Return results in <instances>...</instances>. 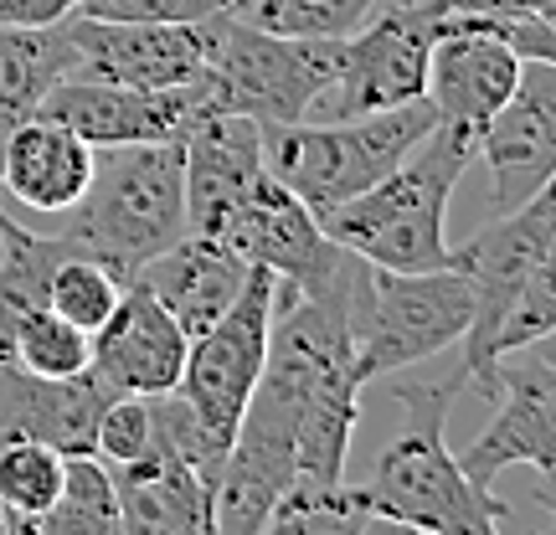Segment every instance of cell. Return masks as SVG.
<instances>
[{
	"mask_svg": "<svg viewBox=\"0 0 556 535\" xmlns=\"http://www.w3.org/2000/svg\"><path fill=\"white\" fill-rule=\"evenodd\" d=\"M458 273L469 278V330L464 360L454 377L469 386L490 371V360L520 351L541 335H556V196L552 186L520 201L516 212H500L448 253Z\"/></svg>",
	"mask_w": 556,
	"mask_h": 535,
	"instance_id": "obj_1",
	"label": "cell"
},
{
	"mask_svg": "<svg viewBox=\"0 0 556 535\" xmlns=\"http://www.w3.org/2000/svg\"><path fill=\"white\" fill-rule=\"evenodd\" d=\"M458 392H464L458 377L397 386V428L381 443L377 463L361 484L381 525L428 535H495L510 520V505L495 489H479L448 448L443 428Z\"/></svg>",
	"mask_w": 556,
	"mask_h": 535,
	"instance_id": "obj_2",
	"label": "cell"
},
{
	"mask_svg": "<svg viewBox=\"0 0 556 535\" xmlns=\"http://www.w3.org/2000/svg\"><path fill=\"white\" fill-rule=\"evenodd\" d=\"M464 165H475V129L433 124L377 186L319 212V227L377 268H448L454 247L443 238V221Z\"/></svg>",
	"mask_w": 556,
	"mask_h": 535,
	"instance_id": "obj_3",
	"label": "cell"
},
{
	"mask_svg": "<svg viewBox=\"0 0 556 535\" xmlns=\"http://www.w3.org/2000/svg\"><path fill=\"white\" fill-rule=\"evenodd\" d=\"M58 238L99 258L103 268L129 283L139 263L165 253L186 232V155L180 139H150V144H114L93 155V176L83 196L62 212Z\"/></svg>",
	"mask_w": 556,
	"mask_h": 535,
	"instance_id": "obj_4",
	"label": "cell"
},
{
	"mask_svg": "<svg viewBox=\"0 0 556 535\" xmlns=\"http://www.w3.org/2000/svg\"><path fill=\"white\" fill-rule=\"evenodd\" d=\"M340 67V37H278L242 11L201 16V114H242L263 124L309 119Z\"/></svg>",
	"mask_w": 556,
	"mask_h": 535,
	"instance_id": "obj_5",
	"label": "cell"
},
{
	"mask_svg": "<svg viewBox=\"0 0 556 535\" xmlns=\"http://www.w3.org/2000/svg\"><path fill=\"white\" fill-rule=\"evenodd\" d=\"M433 124L438 114L428 99L351 114L336 124H274L263 129V170L319 217L340 201L361 196L366 186H377Z\"/></svg>",
	"mask_w": 556,
	"mask_h": 535,
	"instance_id": "obj_6",
	"label": "cell"
},
{
	"mask_svg": "<svg viewBox=\"0 0 556 535\" xmlns=\"http://www.w3.org/2000/svg\"><path fill=\"white\" fill-rule=\"evenodd\" d=\"M469 309H475V294L454 263L422 268V273L366 263L356 273L351 304H345L361 386L458 345L469 330Z\"/></svg>",
	"mask_w": 556,
	"mask_h": 535,
	"instance_id": "obj_7",
	"label": "cell"
},
{
	"mask_svg": "<svg viewBox=\"0 0 556 535\" xmlns=\"http://www.w3.org/2000/svg\"><path fill=\"white\" fill-rule=\"evenodd\" d=\"M479 392L495 397V417L484 433L458 454V469L475 479L479 489H495L505 469H536L541 499L552 505L556 484V366H552V335L531 340L520 351L490 360V371L475 381Z\"/></svg>",
	"mask_w": 556,
	"mask_h": 535,
	"instance_id": "obj_8",
	"label": "cell"
},
{
	"mask_svg": "<svg viewBox=\"0 0 556 535\" xmlns=\"http://www.w3.org/2000/svg\"><path fill=\"white\" fill-rule=\"evenodd\" d=\"M274 304H278V278L268 268H248L238 298L186 345V366H180L176 392L227 443H232L242 407H248L253 386H258L263 356H268V330H274Z\"/></svg>",
	"mask_w": 556,
	"mask_h": 535,
	"instance_id": "obj_9",
	"label": "cell"
},
{
	"mask_svg": "<svg viewBox=\"0 0 556 535\" xmlns=\"http://www.w3.org/2000/svg\"><path fill=\"white\" fill-rule=\"evenodd\" d=\"M438 21H443V0H413V5L381 11L366 31L356 26L351 37H340V67L336 88H330L336 93V119L422 99Z\"/></svg>",
	"mask_w": 556,
	"mask_h": 535,
	"instance_id": "obj_10",
	"label": "cell"
},
{
	"mask_svg": "<svg viewBox=\"0 0 556 535\" xmlns=\"http://www.w3.org/2000/svg\"><path fill=\"white\" fill-rule=\"evenodd\" d=\"M217 242H227L242 263L268 268L294 294L325 289L340 268V253H345L336 238H325L315 212L289 186H278L268 170L248 186V196L232 206V217L222 221Z\"/></svg>",
	"mask_w": 556,
	"mask_h": 535,
	"instance_id": "obj_11",
	"label": "cell"
},
{
	"mask_svg": "<svg viewBox=\"0 0 556 535\" xmlns=\"http://www.w3.org/2000/svg\"><path fill=\"white\" fill-rule=\"evenodd\" d=\"M490 165V206L516 212L556 176V62H520L516 93L500 103L475 135Z\"/></svg>",
	"mask_w": 556,
	"mask_h": 535,
	"instance_id": "obj_12",
	"label": "cell"
},
{
	"mask_svg": "<svg viewBox=\"0 0 556 535\" xmlns=\"http://www.w3.org/2000/svg\"><path fill=\"white\" fill-rule=\"evenodd\" d=\"M73 41L67 78H103L124 88H186L201 73V21H99L62 16Z\"/></svg>",
	"mask_w": 556,
	"mask_h": 535,
	"instance_id": "obj_13",
	"label": "cell"
},
{
	"mask_svg": "<svg viewBox=\"0 0 556 535\" xmlns=\"http://www.w3.org/2000/svg\"><path fill=\"white\" fill-rule=\"evenodd\" d=\"M41 119L67 124L93 150L114 144H150V139H180L201 119L197 82L186 88H124L103 78H62L37 103Z\"/></svg>",
	"mask_w": 556,
	"mask_h": 535,
	"instance_id": "obj_14",
	"label": "cell"
},
{
	"mask_svg": "<svg viewBox=\"0 0 556 535\" xmlns=\"http://www.w3.org/2000/svg\"><path fill=\"white\" fill-rule=\"evenodd\" d=\"M88 371L103 381L109 397H160L176 392L191 340L150 289L124 283L114 315L88 335Z\"/></svg>",
	"mask_w": 556,
	"mask_h": 535,
	"instance_id": "obj_15",
	"label": "cell"
},
{
	"mask_svg": "<svg viewBox=\"0 0 556 535\" xmlns=\"http://www.w3.org/2000/svg\"><path fill=\"white\" fill-rule=\"evenodd\" d=\"M516 82H520L516 52L500 37H490L484 26H475L469 16L443 5L433 58H428V88H422V99L433 103L438 124H458V129L479 135V124L516 93Z\"/></svg>",
	"mask_w": 556,
	"mask_h": 535,
	"instance_id": "obj_16",
	"label": "cell"
},
{
	"mask_svg": "<svg viewBox=\"0 0 556 535\" xmlns=\"http://www.w3.org/2000/svg\"><path fill=\"white\" fill-rule=\"evenodd\" d=\"M186 155V232L217 238L248 186L263 176V124L242 114H201L180 135Z\"/></svg>",
	"mask_w": 556,
	"mask_h": 535,
	"instance_id": "obj_17",
	"label": "cell"
},
{
	"mask_svg": "<svg viewBox=\"0 0 556 535\" xmlns=\"http://www.w3.org/2000/svg\"><path fill=\"white\" fill-rule=\"evenodd\" d=\"M109 392L93 371L37 377L16 360H0V437H31L67 454H93V428Z\"/></svg>",
	"mask_w": 556,
	"mask_h": 535,
	"instance_id": "obj_18",
	"label": "cell"
},
{
	"mask_svg": "<svg viewBox=\"0 0 556 535\" xmlns=\"http://www.w3.org/2000/svg\"><path fill=\"white\" fill-rule=\"evenodd\" d=\"M248 268H253V263H242L227 242L180 232L165 253H155L150 263H139V273L129 278V283L150 289V294L170 309V319L186 330V340H197L201 330L238 298Z\"/></svg>",
	"mask_w": 556,
	"mask_h": 535,
	"instance_id": "obj_19",
	"label": "cell"
},
{
	"mask_svg": "<svg viewBox=\"0 0 556 535\" xmlns=\"http://www.w3.org/2000/svg\"><path fill=\"white\" fill-rule=\"evenodd\" d=\"M93 144L58 119H21L0 139V191L31 212H67L93 176Z\"/></svg>",
	"mask_w": 556,
	"mask_h": 535,
	"instance_id": "obj_20",
	"label": "cell"
},
{
	"mask_svg": "<svg viewBox=\"0 0 556 535\" xmlns=\"http://www.w3.org/2000/svg\"><path fill=\"white\" fill-rule=\"evenodd\" d=\"M119 489L124 531H176L206 535L212 531V489L186 463H170L160 454H144L135 463H109Z\"/></svg>",
	"mask_w": 556,
	"mask_h": 535,
	"instance_id": "obj_21",
	"label": "cell"
},
{
	"mask_svg": "<svg viewBox=\"0 0 556 535\" xmlns=\"http://www.w3.org/2000/svg\"><path fill=\"white\" fill-rule=\"evenodd\" d=\"M73 73V41L67 26H16L0 21V139L11 135L21 119L37 114L47 88Z\"/></svg>",
	"mask_w": 556,
	"mask_h": 535,
	"instance_id": "obj_22",
	"label": "cell"
},
{
	"mask_svg": "<svg viewBox=\"0 0 556 535\" xmlns=\"http://www.w3.org/2000/svg\"><path fill=\"white\" fill-rule=\"evenodd\" d=\"M73 247L62 238H41L31 227H21L11 212H0V360L11 356V335L31 309L47 304L52 268Z\"/></svg>",
	"mask_w": 556,
	"mask_h": 535,
	"instance_id": "obj_23",
	"label": "cell"
},
{
	"mask_svg": "<svg viewBox=\"0 0 556 535\" xmlns=\"http://www.w3.org/2000/svg\"><path fill=\"white\" fill-rule=\"evenodd\" d=\"M119 531L124 520H119L114 469L99 454H67L62 458V489L31 535H119Z\"/></svg>",
	"mask_w": 556,
	"mask_h": 535,
	"instance_id": "obj_24",
	"label": "cell"
},
{
	"mask_svg": "<svg viewBox=\"0 0 556 535\" xmlns=\"http://www.w3.org/2000/svg\"><path fill=\"white\" fill-rule=\"evenodd\" d=\"M62 489V454L31 437H0V520L5 531H37Z\"/></svg>",
	"mask_w": 556,
	"mask_h": 535,
	"instance_id": "obj_25",
	"label": "cell"
},
{
	"mask_svg": "<svg viewBox=\"0 0 556 535\" xmlns=\"http://www.w3.org/2000/svg\"><path fill=\"white\" fill-rule=\"evenodd\" d=\"M268 531H299V535H361L381 531V515L366 505L361 484H289L283 499L268 515Z\"/></svg>",
	"mask_w": 556,
	"mask_h": 535,
	"instance_id": "obj_26",
	"label": "cell"
},
{
	"mask_svg": "<svg viewBox=\"0 0 556 535\" xmlns=\"http://www.w3.org/2000/svg\"><path fill=\"white\" fill-rule=\"evenodd\" d=\"M119 294H124V278L114 273V268H103L99 258H83V253H67V258L52 268V283H47V309L93 335L103 319L114 315Z\"/></svg>",
	"mask_w": 556,
	"mask_h": 535,
	"instance_id": "obj_27",
	"label": "cell"
},
{
	"mask_svg": "<svg viewBox=\"0 0 556 535\" xmlns=\"http://www.w3.org/2000/svg\"><path fill=\"white\" fill-rule=\"evenodd\" d=\"M88 330L78 324H67L62 315H52L47 304L31 309V315L16 324V335H11V356L16 366L26 371H37V377H78L88 371Z\"/></svg>",
	"mask_w": 556,
	"mask_h": 535,
	"instance_id": "obj_28",
	"label": "cell"
},
{
	"mask_svg": "<svg viewBox=\"0 0 556 535\" xmlns=\"http://www.w3.org/2000/svg\"><path fill=\"white\" fill-rule=\"evenodd\" d=\"M248 21L278 37H351L377 0H242Z\"/></svg>",
	"mask_w": 556,
	"mask_h": 535,
	"instance_id": "obj_29",
	"label": "cell"
},
{
	"mask_svg": "<svg viewBox=\"0 0 556 535\" xmlns=\"http://www.w3.org/2000/svg\"><path fill=\"white\" fill-rule=\"evenodd\" d=\"M93 454L103 463H135L150 454V397H109L93 428Z\"/></svg>",
	"mask_w": 556,
	"mask_h": 535,
	"instance_id": "obj_30",
	"label": "cell"
},
{
	"mask_svg": "<svg viewBox=\"0 0 556 535\" xmlns=\"http://www.w3.org/2000/svg\"><path fill=\"white\" fill-rule=\"evenodd\" d=\"M217 11H242V0H78V16L99 21H201Z\"/></svg>",
	"mask_w": 556,
	"mask_h": 535,
	"instance_id": "obj_31",
	"label": "cell"
},
{
	"mask_svg": "<svg viewBox=\"0 0 556 535\" xmlns=\"http://www.w3.org/2000/svg\"><path fill=\"white\" fill-rule=\"evenodd\" d=\"M73 11L78 0H0V21H16V26H52Z\"/></svg>",
	"mask_w": 556,
	"mask_h": 535,
	"instance_id": "obj_32",
	"label": "cell"
},
{
	"mask_svg": "<svg viewBox=\"0 0 556 535\" xmlns=\"http://www.w3.org/2000/svg\"><path fill=\"white\" fill-rule=\"evenodd\" d=\"M448 11H495V16H556V0H443Z\"/></svg>",
	"mask_w": 556,
	"mask_h": 535,
	"instance_id": "obj_33",
	"label": "cell"
},
{
	"mask_svg": "<svg viewBox=\"0 0 556 535\" xmlns=\"http://www.w3.org/2000/svg\"><path fill=\"white\" fill-rule=\"evenodd\" d=\"M0 531H5V520H0Z\"/></svg>",
	"mask_w": 556,
	"mask_h": 535,
	"instance_id": "obj_34",
	"label": "cell"
}]
</instances>
